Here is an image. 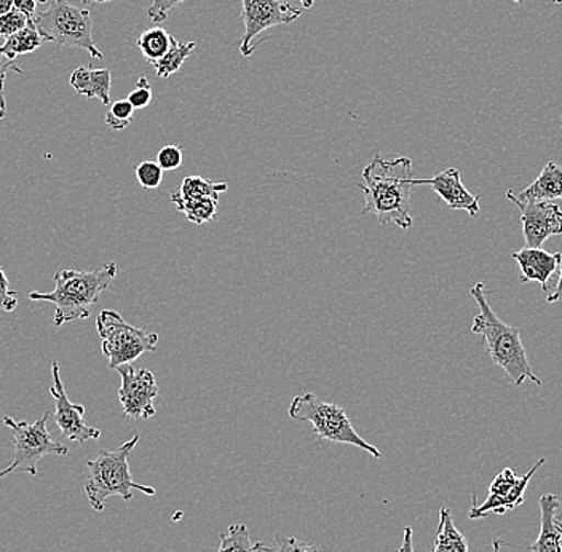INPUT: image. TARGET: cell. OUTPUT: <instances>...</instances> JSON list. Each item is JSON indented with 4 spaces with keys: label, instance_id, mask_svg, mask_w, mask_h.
I'll list each match as a JSON object with an SVG mask.
<instances>
[{
    "label": "cell",
    "instance_id": "4dcf8cb0",
    "mask_svg": "<svg viewBox=\"0 0 562 552\" xmlns=\"http://www.w3.org/2000/svg\"><path fill=\"white\" fill-rule=\"evenodd\" d=\"M158 167L164 171L178 170L182 165V149L179 146L161 147L157 156Z\"/></svg>",
    "mask_w": 562,
    "mask_h": 552
},
{
    "label": "cell",
    "instance_id": "d6a6232c",
    "mask_svg": "<svg viewBox=\"0 0 562 552\" xmlns=\"http://www.w3.org/2000/svg\"><path fill=\"white\" fill-rule=\"evenodd\" d=\"M182 2H186V0H153V5L147 10V15H149L154 23H164V21L168 20L171 10Z\"/></svg>",
    "mask_w": 562,
    "mask_h": 552
},
{
    "label": "cell",
    "instance_id": "f6af8a7d",
    "mask_svg": "<svg viewBox=\"0 0 562 552\" xmlns=\"http://www.w3.org/2000/svg\"><path fill=\"white\" fill-rule=\"evenodd\" d=\"M37 2H41V3H47L48 0H37Z\"/></svg>",
    "mask_w": 562,
    "mask_h": 552
},
{
    "label": "cell",
    "instance_id": "74e56055",
    "mask_svg": "<svg viewBox=\"0 0 562 552\" xmlns=\"http://www.w3.org/2000/svg\"><path fill=\"white\" fill-rule=\"evenodd\" d=\"M13 10V0H0V16Z\"/></svg>",
    "mask_w": 562,
    "mask_h": 552
},
{
    "label": "cell",
    "instance_id": "1f68e13d",
    "mask_svg": "<svg viewBox=\"0 0 562 552\" xmlns=\"http://www.w3.org/2000/svg\"><path fill=\"white\" fill-rule=\"evenodd\" d=\"M18 307V293L10 290V281L0 267V311L10 313L16 311Z\"/></svg>",
    "mask_w": 562,
    "mask_h": 552
},
{
    "label": "cell",
    "instance_id": "30bf717a",
    "mask_svg": "<svg viewBox=\"0 0 562 552\" xmlns=\"http://www.w3.org/2000/svg\"><path fill=\"white\" fill-rule=\"evenodd\" d=\"M115 371L122 379L119 399L123 414L133 420H149L156 415L154 401L158 396L157 380L149 369H135L132 364L119 365Z\"/></svg>",
    "mask_w": 562,
    "mask_h": 552
},
{
    "label": "cell",
    "instance_id": "e575fe53",
    "mask_svg": "<svg viewBox=\"0 0 562 552\" xmlns=\"http://www.w3.org/2000/svg\"><path fill=\"white\" fill-rule=\"evenodd\" d=\"M13 9L30 18V20H34L35 13H37L35 12L37 0H13Z\"/></svg>",
    "mask_w": 562,
    "mask_h": 552
},
{
    "label": "cell",
    "instance_id": "44dd1931",
    "mask_svg": "<svg viewBox=\"0 0 562 552\" xmlns=\"http://www.w3.org/2000/svg\"><path fill=\"white\" fill-rule=\"evenodd\" d=\"M44 42V37L35 30L33 20H30L24 30L18 31L16 34L7 38L5 44L0 47V55L16 61L18 56L37 50Z\"/></svg>",
    "mask_w": 562,
    "mask_h": 552
},
{
    "label": "cell",
    "instance_id": "6da1fadb",
    "mask_svg": "<svg viewBox=\"0 0 562 552\" xmlns=\"http://www.w3.org/2000/svg\"><path fill=\"white\" fill-rule=\"evenodd\" d=\"M413 160L396 157L385 160L375 154L371 164L363 168V184H358L364 193L367 205L361 214L374 213L381 225L396 224L403 230L413 227Z\"/></svg>",
    "mask_w": 562,
    "mask_h": 552
},
{
    "label": "cell",
    "instance_id": "e0dca14e",
    "mask_svg": "<svg viewBox=\"0 0 562 552\" xmlns=\"http://www.w3.org/2000/svg\"><path fill=\"white\" fill-rule=\"evenodd\" d=\"M540 533L536 543L530 544L532 552H561L560 522L562 516H558L560 498L553 494H544L540 497Z\"/></svg>",
    "mask_w": 562,
    "mask_h": 552
},
{
    "label": "cell",
    "instance_id": "d6986e66",
    "mask_svg": "<svg viewBox=\"0 0 562 552\" xmlns=\"http://www.w3.org/2000/svg\"><path fill=\"white\" fill-rule=\"evenodd\" d=\"M226 182H214L202 176H188L179 185L178 192L170 195L171 202H189V200L216 199L220 200L221 193L226 192Z\"/></svg>",
    "mask_w": 562,
    "mask_h": 552
},
{
    "label": "cell",
    "instance_id": "2e32d148",
    "mask_svg": "<svg viewBox=\"0 0 562 552\" xmlns=\"http://www.w3.org/2000/svg\"><path fill=\"white\" fill-rule=\"evenodd\" d=\"M507 199L515 205H527V203L551 202V200H562V167L550 161L543 168L542 173L536 179V182L522 192L515 193L508 190Z\"/></svg>",
    "mask_w": 562,
    "mask_h": 552
},
{
    "label": "cell",
    "instance_id": "83f0119b",
    "mask_svg": "<svg viewBox=\"0 0 562 552\" xmlns=\"http://www.w3.org/2000/svg\"><path fill=\"white\" fill-rule=\"evenodd\" d=\"M135 173L143 189L153 190L160 188L161 181H164V170L158 167L157 161H140L138 167H136Z\"/></svg>",
    "mask_w": 562,
    "mask_h": 552
},
{
    "label": "cell",
    "instance_id": "60d3db41",
    "mask_svg": "<svg viewBox=\"0 0 562 552\" xmlns=\"http://www.w3.org/2000/svg\"><path fill=\"white\" fill-rule=\"evenodd\" d=\"M86 3H108L112 2V0H83Z\"/></svg>",
    "mask_w": 562,
    "mask_h": 552
},
{
    "label": "cell",
    "instance_id": "ba28073f",
    "mask_svg": "<svg viewBox=\"0 0 562 552\" xmlns=\"http://www.w3.org/2000/svg\"><path fill=\"white\" fill-rule=\"evenodd\" d=\"M101 350L109 360V368L133 364L144 353L157 350L158 334L128 325L121 313L103 311L97 319Z\"/></svg>",
    "mask_w": 562,
    "mask_h": 552
},
{
    "label": "cell",
    "instance_id": "7402d4cb",
    "mask_svg": "<svg viewBox=\"0 0 562 552\" xmlns=\"http://www.w3.org/2000/svg\"><path fill=\"white\" fill-rule=\"evenodd\" d=\"M173 38V35L168 34L164 27L156 26L144 31L136 45H138L140 53H143L144 59L149 65H156L158 59L164 58L170 52Z\"/></svg>",
    "mask_w": 562,
    "mask_h": 552
},
{
    "label": "cell",
    "instance_id": "cb8c5ba5",
    "mask_svg": "<svg viewBox=\"0 0 562 552\" xmlns=\"http://www.w3.org/2000/svg\"><path fill=\"white\" fill-rule=\"evenodd\" d=\"M176 210L184 214L191 223L202 225L211 223L216 216L220 200L216 199H200L189 200V202L175 203Z\"/></svg>",
    "mask_w": 562,
    "mask_h": 552
},
{
    "label": "cell",
    "instance_id": "52a82bcc",
    "mask_svg": "<svg viewBox=\"0 0 562 552\" xmlns=\"http://www.w3.org/2000/svg\"><path fill=\"white\" fill-rule=\"evenodd\" d=\"M50 413H45L34 424L16 421L13 417H2V424L12 430L13 460L5 470L0 471V477L9 474L27 473L31 476L37 474L38 460L45 455H68L69 449L61 442L55 441L47 424Z\"/></svg>",
    "mask_w": 562,
    "mask_h": 552
},
{
    "label": "cell",
    "instance_id": "f546056e",
    "mask_svg": "<svg viewBox=\"0 0 562 552\" xmlns=\"http://www.w3.org/2000/svg\"><path fill=\"white\" fill-rule=\"evenodd\" d=\"M126 100L130 101V104L135 109H144L150 104L153 101V86H150L149 80L146 77H140L138 82H136L135 90L128 94Z\"/></svg>",
    "mask_w": 562,
    "mask_h": 552
},
{
    "label": "cell",
    "instance_id": "7bdbcfd3",
    "mask_svg": "<svg viewBox=\"0 0 562 552\" xmlns=\"http://www.w3.org/2000/svg\"><path fill=\"white\" fill-rule=\"evenodd\" d=\"M513 2H519L521 3L522 0H513ZM551 2H554V3H562V0H551Z\"/></svg>",
    "mask_w": 562,
    "mask_h": 552
},
{
    "label": "cell",
    "instance_id": "5bb4252c",
    "mask_svg": "<svg viewBox=\"0 0 562 552\" xmlns=\"http://www.w3.org/2000/svg\"><path fill=\"white\" fill-rule=\"evenodd\" d=\"M416 185H428L451 210L467 211L472 217L480 214V196L467 190L456 168H448L431 179H413V188Z\"/></svg>",
    "mask_w": 562,
    "mask_h": 552
},
{
    "label": "cell",
    "instance_id": "9c48e42d",
    "mask_svg": "<svg viewBox=\"0 0 562 552\" xmlns=\"http://www.w3.org/2000/svg\"><path fill=\"white\" fill-rule=\"evenodd\" d=\"M544 462L547 460L540 459L532 466V470L527 471L525 476L521 477L516 476L512 467H505L492 481L486 502L476 505V497H473V508L470 509L469 518L474 520L487 515H505V512L513 511L516 506L525 502L527 485H529L533 474L539 471V467L544 465Z\"/></svg>",
    "mask_w": 562,
    "mask_h": 552
},
{
    "label": "cell",
    "instance_id": "8fae6325",
    "mask_svg": "<svg viewBox=\"0 0 562 552\" xmlns=\"http://www.w3.org/2000/svg\"><path fill=\"white\" fill-rule=\"evenodd\" d=\"M244 5L245 34L241 38L240 52L251 56L255 52L252 41L269 27L291 24L301 18L302 10L284 0H241Z\"/></svg>",
    "mask_w": 562,
    "mask_h": 552
},
{
    "label": "cell",
    "instance_id": "836d02e7",
    "mask_svg": "<svg viewBox=\"0 0 562 552\" xmlns=\"http://www.w3.org/2000/svg\"><path fill=\"white\" fill-rule=\"evenodd\" d=\"M10 69L21 74V68H18L15 61L7 58V56L0 55V108L2 109H7L5 98H3V87H5V77Z\"/></svg>",
    "mask_w": 562,
    "mask_h": 552
},
{
    "label": "cell",
    "instance_id": "9a60e30c",
    "mask_svg": "<svg viewBox=\"0 0 562 552\" xmlns=\"http://www.w3.org/2000/svg\"><path fill=\"white\" fill-rule=\"evenodd\" d=\"M513 259L518 262L519 269H521V281L522 283H529V281H539L542 284L543 293L550 291V280L553 273L557 272L558 267L561 266L562 256L560 252L543 251L540 248H526L521 251L515 252Z\"/></svg>",
    "mask_w": 562,
    "mask_h": 552
},
{
    "label": "cell",
    "instance_id": "603a6c76",
    "mask_svg": "<svg viewBox=\"0 0 562 552\" xmlns=\"http://www.w3.org/2000/svg\"><path fill=\"white\" fill-rule=\"evenodd\" d=\"M195 50V42H179L178 38H173V45H171L170 52L158 59L156 65H153L157 70V76L160 79H168L173 76L184 65L186 59L191 56V53Z\"/></svg>",
    "mask_w": 562,
    "mask_h": 552
},
{
    "label": "cell",
    "instance_id": "ab89813d",
    "mask_svg": "<svg viewBox=\"0 0 562 552\" xmlns=\"http://www.w3.org/2000/svg\"><path fill=\"white\" fill-rule=\"evenodd\" d=\"M314 2L315 0H301L302 7H304V9H312Z\"/></svg>",
    "mask_w": 562,
    "mask_h": 552
},
{
    "label": "cell",
    "instance_id": "ffe728a7",
    "mask_svg": "<svg viewBox=\"0 0 562 552\" xmlns=\"http://www.w3.org/2000/svg\"><path fill=\"white\" fill-rule=\"evenodd\" d=\"M431 552H469V541L457 529L451 511L446 506L439 509L437 540Z\"/></svg>",
    "mask_w": 562,
    "mask_h": 552
},
{
    "label": "cell",
    "instance_id": "4316f807",
    "mask_svg": "<svg viewBox=\"0 0 562 552\" xmlns=\"http://www.w3.org/2000/svg\"><path fill=\"white\" fill-rule=\"evenodd\" d=\"M135 111L136 109L130 104L128 100L115 101L109 108L108 114H105V125L109 128L115 129V132H122V129L128 128L130 123L133 122Z\"/></svg>",
    "mask_w": 562,
    "mask_h": 552
},
{
    "label": "cell",
    "instance_id": "f1b7e54d",
    "mask_svg": "<svg viewBox=\"0 0 562 552\" xmlns=\"http://www.w3.org/2000/svg\"><path fill=\"white\" fill-rule=\"evenodd\" d=\"M30 23V18L18 12L16 9L10 10L5 15L0 16V35L9 38L10 35L16 34L18 31L24 30Z\"/></svg>",
    "mask_w": 562,
    "mask_h": 552
},
{
    "label": "cell",
    "instance_id": "b9f144b4",
    "mask_svg": "<svg viewBox=\"0 0 562 552\" xmlns=\"http://www.w3.org/2000/svg\"><path fill=\"white\" fill-rule=\"evenodd\" d=\"M5 112H7V109L0 108V122H2L3 119H5Z\"/></svg>",
    "mask_w": 562,
    "mask_h": 552
},
{
    "label": "cell",
    "instance_id": "3957f363",
    "mask_svg": "<svg viewBox=\"0 0 562 552\" xmlns=\"http://www.w3.org/2000/svg\"><path fill=\"white\" fill-rule=\"evenodd\" d=\"M476 301L480 313L474 316L472 333L480 334L484 339V347L502 371L508 375L516 386H521L526 380H532L536 385H542V380L537 378L530 368L527 351L522 346L521 330L515 326L505 325L487 302L483 283H476L470 290Z\"/></svg>",
    "mask_w": 562,
    "mask_h": 552
},
{
    "label": "cell",
    "instance_id": "f35d334b",
    "mask_svg": "<svg viewBox=\"0 0 562 552\" xmlns=\"http://www.w3.org/2000/svg\"><path fill=\"white\" fill-rule=\"evenodd\" d=\"M502 547H504V540H501V538L492 541V548H494V552H502Z\"/></svg>",
    "mask_w": 562,
    "mask_h": 552
},
{
    "label": "cell",
    "instance_id": "ac0fdd59",
    "mask_svg": "<svg viewBox=\"0 0 562 552\" xmlns=\"http://www.w3.org/2000/svg\"><path fill=\"white\" fill-rule=\"evenodd\" d=\"M112 74L109 69L77 68L70 76V87L87 100L111 104Z\"/></svg>",
    "mask_w": 562,
    "mask_h": 552
},
{
    "label": "cell",
    "instance_id": "5b68a950",
    "mask_svg": "<svg viewBox=\"0 0 562 552\" xmlns=\"http://www.w3.org/2000/svg\"><path fill=\"white\" fill-rule=\"evenodd\" d=\"M288 414L299 424H311L315 435L322 441L334 444H349L367 450L374 459H381V450L364 441L342 407L337 404L325 403L318 399L314 393H304L291 401Z\"/></svg>",
    "mask_w": 562,
    "mask_h": 552
},
{
    "label": "cell",
    "instance_id": "8d00e7d4",
    "mask_svg": "<svg viewBox=\"0 0 562 552\" xmlns=\"http://www.w3.org/2000/svg\"><path fill=\"white\" fill-rule=\"evenodd\" d=\"M561 278L557 283V288H554V293L548 295L547 302L548 304H554V302H560L562 298V262H561Z\"/></svg>",
    "mask_w": 562,
    "mask_h": 552
},
{
    "label": "cell",
    "instance_id": "277c9868",
    "mask_svg": "<svg viewBox=\"0 0 562 552\" xmlns=\"http://www.w3.org/2000/svg\"><path fill=\"white\" fill-rule=\"evenodd\" d=\"M138 441L139 436H135L119 449L101 450L97 459L87 463L86 494L94 511H103L105 502L111 497L132 500L133 491L143 492L149 497L156 495V488L135 483L130 471L128 460Z\"/></svg>",
    "mask_w": 562,
    "mask_h": 552
},
{
    "label": "cell",
    "instance_id": "7a4b0ae2",
    "mask_svg": "<svg viewBox=\"0 0 562 552\" xmlns=\"http://www.w3.org/2000/svg\"><path fill=\"white\" fill-rule=\"evenodd\" d=\"M119 267L108 262L94 272L82 270H61L55 273V290L48 293L31 291L27 297L34 302H52L55 305L53 325L56 328L77 319L90 318L91 307L98 304L104 291L117 277Z\"/></svg>",
    "mask_w": 562,
    "mask_h": 552
},
{
    "label": "cell",
    "instance_id": "484cf974",
    "mask_svg": "<svg viewBox=\"0 0 562 552\" xmlns=\"http://www.w3.org/2000/svg\"><path fill=\"white\" fill-rule=\"evenodd\" d=\"M256 552H319L318 547L305 541L297 540L294 537H276V540L266 543H255Z\"/></svg>",
    "mask_w": 562,
    "mask_h": 552
},
{
    "label": "cell",
    "instance_id": "8992f818",
    "mask_svg": "<svg viewBox=\"0 0 562 552\" xmlns=\"http://www.w3.org/2000/svg\"><path fill=\"white\" fill-rule=\"evenodd\" d=\"M35 30L45 42H55L59 47L82 48L93 59H103L93 41V23L87 9L70 5L66 0H50L45 12L35 13Z\"/></svg>",
    "mask_w": 562,
    "mask_h": 552
},
{
    "label": "cell",
    "instance_id": "4fadbf2b",
    "mask_svg": "<svg viewBox=\"0 0 562 552\" xmlns=\"http://www.w3.org/2000/svg\"><path fill=\"white\" fill-rule=\"evenodd\" d=\"M521 211L522 232L527 248H540L554 235H562V211L553 202L516 205Z\"/></svg>",
    "mask_w": 562,
    "mask_h": 552
},
{
    "label": "cell",
    "instance_id": "d4e9b609",
    "mask_svg": "<svg viewBox=\"0 0 562 552\" xmlns=\"http://www.w3.org/2000/svg\"><path fill=\"white\" fill-rule=\"evenodd\" d=\"M220 540L217 552H256L255 543H252L245 523H234L228 527L227 532L221 533Z\"/></svg>",
    "mask_w": 562,
    "mask_h": 552
},
{
    "label": "cell",
    "instance_id": "d590c367",
    "mask_svg": "<svg viewBox=\"0 0 562 552\" xmlns=\"http://www.w3.org/2000/svg\"><path fill=\"white\" fill-rule=\"evenodd\" d=\"M398 552H414L413 529H411V527H406V529H404L403 544Z\"/></svg>",
    "mask_w": 562,
    "mask_h": 552
},
{
    "label": "cell",
    "instance_id": "7c38bea8",
    "mask_svg": "<svg viewBox=\"0 0 562 552\" xmlns=\"http://www.w3.org/2000/svg\"><path fill=\"white\" fill-rule=\"evenodd\" d=\"M52 378L53 385L50 386V395L55 399V421L58 425L59 431L69 441L83 444V442L91 441V439H100L101 430L98 428L88 427L86 424V407L82 404L70 403L68 393H66L65 385L61 382V374H59L58 361L52 363Z\"/></svg>",
    "mask_w": 562,
    "mask_h": 552
},
{
    "label": "cell",
    "instance_id": "ee69618b",
    "mask_svg": "<svg viewBox=\"0 0 562 552\" xmlns=\"http://www.w3.org/2000/svg\"><path fill=\"white\" fill-rule=\"evenodd\" d=\"M560 532H561V552H562V519L560 522Z\"/></svg>",
    "mask_w": 562,
    "mask_h": 552
}]
</instances>
